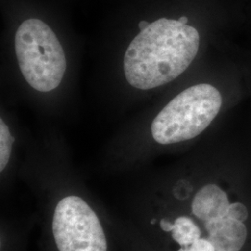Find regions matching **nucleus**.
I'll return each instance as SVG.
<instances>
[{
	"label": "nucleus",
	"instance_id": "10",
	"mask_svg": "<svg viewBox=\"0 0 251 251\" xmlns=\"http://www.w3.org/2000/svg\"><path fill=\"white\" fill-rule=\"evenodd\" d=\"M149 23L148 22H145V21H141L140 22V24H139V28H140V30L142 31V30H144L145 28H147V27L149 26Z\"/></svg>",
	"mask_w": 251,
	"mask_h": 251
},
{
	"label": "nucleus",
	"instance_id": "4",
	"mask_svg": "<svg viewBox=\"0 0 251 251\" xmlns=\"http://www.w3.org/2000/svg\"><path fill=\"white\" fill-rule=\"evenodd\" d=\"M52 232L59 251H107L98 216L78 197H66L57 204Z\"/></svg>",
	"mask_w": 251,
	"mask_h": 251
},
{
	"label": "nucleus",
	"instance_id": "11",
	"mask_svg": "<svg viewBox=\"0 0 251 251\" xmlns=\"http://www.w3.org/2000/svg\"><path fill=\"white\" fill-rule=\"evenodd\" d=\"M179 21L180 23L184 24V25H187V23H188V18H187L186 16H182V17H180V18L179 19Z\"/></svg>",
	"mask_w": 251,
	"mask_h": 251
},
{
	"label": "nucleus",
	"instance_id": "3",
	"mask_svg": "<svg viewBox=\"0 0 251 251\" xmlns=\"http://www.w3.org/2000/svg\"><path fill=\"white\" fill-rule=\"evenodd\" d=\"M15 51L27 83L40 92L58 88L66 71L63 47L52 29L39 19L25 21L16 32Z\"/></svg>",
	"mask_w": 251,
	"mask_h": 251
},
{
	"label": "nucleus",
	"instance_id": "7",
	"mask_svg": "<svg viewBox=\"0 0 251 251\" xmlns=\"http://www.w3.org/2000/svg\"><path fill=\"white\" fill-rule=\"evenodd\" d=\"M169 232L172 238L179 244L180 248H189L197 239L201 237V232L196 223L186 216L177 218L174 224H171Z\"/></svg>",
	"mask_w": 251,
	"mask_h": 251
},
{
	"label": "nucleus",
	"instance_id": "8",
	"mask_svg": "<svg viewBox=\"0 0 251 251\" xmlns=\"http://www.w3.org/2000/svg\"><path fill=\"white\" fill-rule=\"evenodd\" d=\"M14 142V138L10 134L9 126L4 123V121L0 120V171H3L10 158L12 144Z\"/></svg>",
	"mask_w": 251,
	"mask_h": 251
},
{
	"label": "nucleus",
	"instance_id": "2",
	"mask_svg": "<svg viewBox=\"0 0 251 251\" xmlns=\"http://www.w3.org/2000/svg\"><path fill=\"white\" fill-rule=\"evenodd\" d=\"M222 104V95L214 86H192L171 100L153 119L152 138L164 145L194 139L211 124Z\"/></svg>",
	"mask_w": 251,
	"mask_h": 251
},
{
	"label": "nucleus",
	"instance_id": "1",
	"mask_svg": "<svg viewBox=\"0 0 251 251\" xmlns=\"http://www.w3.org/2000/svg\"><path fill=\"white\" fill-rule=\"evenodd\" d=\"M200 36L179 20L160 18L142 30L124 56V74L130 86L152 90L176 79L195 60Z\"/></svg>",
	"mask_w": 251,
	"mask_h": 251
},
{
	"label": "nucleus",
	"instance_id": "5",
	"mask_svg": "<svg viewBox=\"0 0 251 251\" xmlns=\"http://www.w3.org/2000/svg\"><path fill=\"white\" fill-rule=\"evenodd\" d=\"M205 228L216 251H239L248 235L244 223L228 216L206 222Z\"/></svg>",
	"mask_w": 251,
	"mask_h": 251
},
{
	"label": "nucleus",
	"instance_id": "6",
	"mask_svg": "<svg viewBox=\"0 0 251 251\" xmlns=\"http://www.w3.org/2000/svg\"><path fill=\"white\" fill-rule=\"evenodd\" d=\"M228 197L216 184H207L196 194L192 202L193 214L206 223L227 216L230 206Z\"/></svg>",
	"mask_w": 251,
	"mask_h": 251
},
{
	"label": "nucleus",
	"instance_id": "9",
	"mask_svg": "<svg viewBox=\"0 0 251 251\" xmlns=\"http://www.w3.org/2000/svg\"><path fill=\"white\" fill-rule=\"evenodd\" d=\"M227 216L233 220H237L244 223L249 217V212L245 205H243L241 203H234V204H231L229 206Z\"/></svg>",
	"mask_w": 251,
	"mask_h": 251
}]
</instances>
